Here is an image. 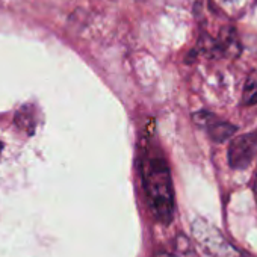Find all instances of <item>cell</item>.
<instances>
[{"instance_id": "52a82bcc", "label": "cell", "mask_w": 257, "mask_h": 257, "mask_svg": "<svg viewBox=\"0 0 257 257\" xmlns=\"http://www.w3.org/2000/svg\"><path fill=\"white\" fill-rule=\"evenodd\" d=\"M2 152H4V144L0 143V155H2Z\"/></svg>"}, {"instance_id": "5b68a950", "label": "cell", "mask_w": 257, "mask_h": 257, "mask_svg": "<svg viewBox=\"0 0 257 257\" xmlns=\"http://www.w3.org/2000/svg\"><path fill=\"white\" fill-rule=\"evenodd\" d=\"M158 257H176L174 254H170V252H162V254H159Z\"/></svg>"}, {"instance_id": "6da1fadb", "label": "cell", "mask_w": 257, "mask_h": 257, "mask_svg": "<svg viewBox=\"0 0 257 257\" xmlns=\"http://www.w3.org/2000/svg\"><path fill=\"white\" fill-rule=\"evenodd\" d=\"M141 174L152 213L162 224H170L174 218V191L170 168L161 152L144 149Z\"/></svg>"}, {"instance_id": "8992f818", "label": "cell", "mask_w": 257, "mask_h": 257, "mask_svg": "<svg viewBox=\"0 0 257 257\" xmlns=\"http://www.w3.org/2000/svg\"><path fill=\"white\" fill-rule=\"evenodd\" d=\"M254 194H255V200H257V174H255V182H254Z\"/></svg>"}, {"instance_id": "277c9868", "label": "cell", "mask_w": 257, "mask_h": 257, "mask_svg": "<svg viewBox=\"0 0 257 257\" xmlns=\"http://www.w3.org/2000/svg\"><path fill=\"white\" fill-rule=\"evenodd\" d=\"M242 101L246 106L257 103V70L251 71L246 77V82L243 86V94H242Z\"/></svg>"}, {"instance_id": "3957f363", "label": "cell", "mask_w": 257, "mask_h": 257, "mask_svg": "<svg viewBox=\"0 0 257 257\" xmlns=\"http://www.w3.org/2000/svg\"><path fill=\"white\" fill-rule=\"evenodd\" d=\"M195 121L206 128V132L209 134V137L216 141V143H222L225 140H228L234 132H236V127L231 125L227 121L218 119L215 115L209 113V112H200L195 116Z\"/></svg>"}, {"instance_id": "ba28073f", "label": "cell", "mask_w": 257, "mask_h": 257, "mask_svg": "<svg viewBox=\"0 0 257 257\" xmlns=\"http://www.w3.org/2000/svg\"><path fill=\"white\" fill-rule=\"evenodd\" d=\"M215 2H218V4H222V2H227V0H215Z\"/></svg>"}, {"instance_id": "7a4b0ae2", "label": "cell", "mask_w": 257, "mask_h": 257, "mask_svg": "<svg viewBox=\"0 0 257 257\" xmlns=\"http://www.w3.org/2000/svg\"><path fill=\"white\" fill-rule=\"evenodd\" d=\"M257 155V132L236 138L228 149V164L234 170H245Z\"/></svg>"}]
</instances>
